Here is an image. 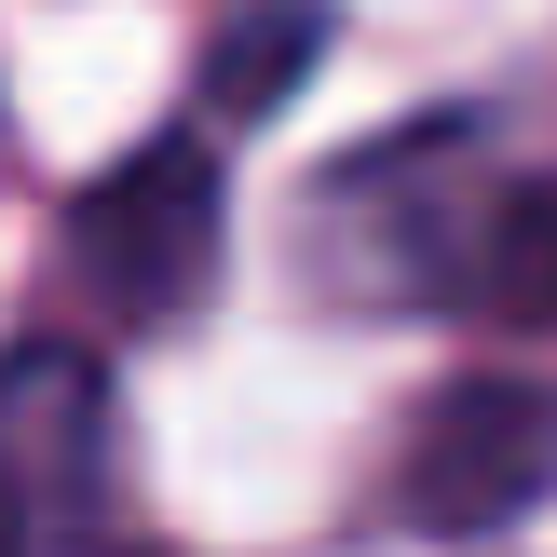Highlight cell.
Returning <instances> with one entry per match:
<instances>
[{
    "label": "cell",
    "instance_id": "3",
    "mask_svg": "<svg viewBox=\"0 0 557 557\" xmlns=\"http://www.w3.org/2000/svg\"><path fill=\"white\" fill-rule=\"evenodd\" d=\"M531 504H557V381L531 368H476L408 422V462H395V517L435 544H490L517 531Z\"/></svg>",
    "mask_w": 557,
    "mask_h": 557
},
{
    "label": "cell",
    "instance_id": "2",
    "mask_svg": "<svg viewBox=\"0 0 557 557\" xmlns=\"http://www.w3.org/2000/svg\"><path fill=\"white\" fill-rule=\"evenodd\" d=\"M218 218H232L218 150L205 136H150V150H123L69 205V259H82V286L123 326H177L190 299L218 286Z\"/></svg>",
    "mask_w": 557,
    "mask_h": 557
},
{
    "label": "cell",
    "instance_id": "1",
    "mask_svg": "<svg viewBox=\"0 0 557 557\" xmlns=\"http://www.w3.org/2000/svg\"><path fill=\"white\" fill-rule=\"evenodd\" d=\"M517 205H531V177H504L476 123H422V136H381V150L326 163L313 218H299V259L368 313H490Z\"/></svg>",
    "mask_w": 557,
    "mask_h": 557
},
{
    "label": "cell",
    "instance_id": "6",
    "mask_svg": "<svg viewBox=\"0 0 557 557\" xmlns=\"http://www.w3.org/2000/svg\"><path fill=\"white\" fill-rule=\"evenodd\" d=\"M490 313L504 326H557V177H531V205H517L504 272H490Z\"/></svg>",
    "mask_w": 557,
    "mask_h": 557
},
{
    "label": "cell",
    "instance_id": "5",
    "mask_svg": "<svg viewBox=\"0 0 557 557\" xmlns=\"http://www.w3.org/2000/svg\"><path fill=\"white\" fill-rule=\"evenodd\" d=\"M326 27H341L326 0H245V14L205 41V109H218V123H272V109L313 82Z\"/></svg>",
    "mask_w": 557,
    "mask_h": 557
},
{
    "label": "cell",
    "instance_id": "7",
    "mask_svg": "<svg viewBox=\"0 0 557 557\" xmlns=\"http://www.w3.org/2000/svg\"><path fill=\"white\" fill-rule=\"evenodd\" d=\"M0 557H27V544H14V517H0Z\"/></svg>",
    "mask_w": 557,
    "mask_h": 557
},
{
    "label": "cell",
    "instance_id": "4",
    "mask_svg": "<svg viewBox=\"0 0 557 557\" xmlns=\"http://www.w3.org/2000/svg\"><path fill=\"white\" fill-rule=\"evenodd\" d=\"M109 490V368L82 341H14L0 354V517L14 544H69Z\"/></svg>",
    "mask_w": 557,
    "mask_h": 557
}]
</instances>
